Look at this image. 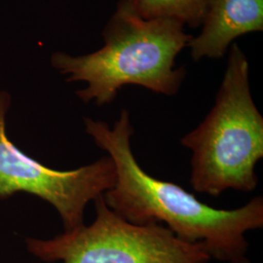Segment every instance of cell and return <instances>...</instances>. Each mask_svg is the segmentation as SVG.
<instances>
[{
	"instance_id": "6da1fadb",
	"label": "cell",
	"mask_w": 263,
	"mask_h": 263,
	"mask_svg": "<svg viewBox=\"0 0 263 263\" xmlns=\"http://www.w3.org/2000/svg\"><path fill=\"white\" fill-rule=\"evenodd\" d=\"M85 131L107 153L116 181L104 193L115 214L136 224L161 223L180 240L204 246L211 259L230 262L246 256V233L263 227V199L233 210L216 209L178 184L156 179L142 169L132 149L130 111L122 109L112 127L84 118Z\"/></svg>"
},
{
	"instance_id": "7a4b0ae2",
	"label": "cell",
	"mask_w": 263,
	"mask_h": 263,
	"mask_svg": "<svg viewBox=\"0 0 263 263\" xmlns=\"http://www.w3.org/2000/svg\"><path fill=\"white\" fill-rule=\"evenodd\" d=\"M184 28L173 20L143 19L120 0L103 29V47L80 56L56 52L51 65L67 82L87 84L76 91L85 104H111L129 85L172 97L186 76L184 67L176 66L192 37Z\"/></svg>"
},
{
	"instance_id": "3957f363",
	"label": "cell",
	"mask_w": 263,
	"mask_h": 263,
	"mask_svg": "<svg viewBox=\"0 0 263 263\" xmlns=\"http://www.w3.org/2000/svg\"><path fill=\"white\" fill-rule=\"evenodd\" d=\"M216 102L205 119L183 136L192 152L190 184L194 191L218 197L226 190L252 192L255 166L263 158V117L250 86V65L233 43Z\"/></svg>"
},
{
	"instance_id": "277c9868",
	"label": "cell",
	"mask_w": 263,
	"mask_h": 263,
	"mask_svg": "<svg viewBox=\"0 0 263 263\" xmlns=\"http://www.w3.org/2000/svg\"><path fill=\"white\" fill-rule=\"evenodd\" d=\"M104 195V194H103ZM95 199L96 217L90 226L51 239L28 237V254L44 262L208 263L204 246L180 240L161 223L136 224L107 207L104 196Z\"/></svg>"
},
{
	"instance_id": "5b68a950",
	"label": "cell",
	"mask_w": 263,
	"mask_h": 263,
	"mask_svg": "<svg viewBox=\"0 0 263 263\" xmlns=\"http://www.w3.org/2000/svg\"><path fill=\"white\" fill-rule=\"evenodd\" d=\"M10 105L9 93L0 91V200L20 192L28 193L53 206L65 231L84 224L87 205L115 184L112 160L106 155L71 171L49 168L10 141L6 133Z\"/></svg>"
},
{
	"instance_id": "8992f818",
	"label": "cell",
	"mask_w": 263,
	"mask_h": 263,
	"mask_svg": "<svg viewBox=\"0 0 263 263\" xmlns=\"http://www.w3.org/2000/svg\"><path fill=\"white\" fill-rule=\"evenodd\" d=\"M187 47L194 62L226 56L236 38L263 30V0H212Z\"/></svg>"
},
{
	"instance_id": "52a82bcc",
	"label": "cell",
	"mask_w": 263,
	"mask_h": 263,
	"mask_svg": "<svg viewBox=\"0 0 263 263\" xmlns=\"http://www.w3.org/2000/svg\"><path fill=\"white\" fill-rule=\"evenodd\" d=\"M143 19H166L200 28L212 0H125Z\"/></svg>"
},
{
	"instance_id": "ba28073f",
	"label": "cell",
	"mask_w": 263,
	"mask_h": 263,
	"mask_svg": "<svg viewBox=\"0 0 263 263\" xmlns=\"http://www.w3.org/2000/svg\"><path fill=\"white\" fill-rule=\"evenodd\" d=\"M228 263H252L246 256L244 257H241V258H239V259H236V260H233V261H230V262Z\"/></svg>"
}]
</instances>
